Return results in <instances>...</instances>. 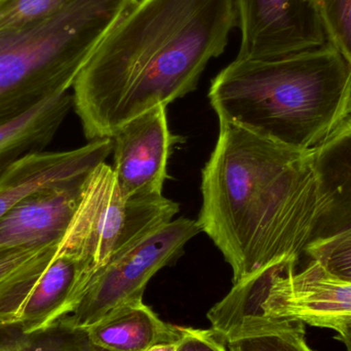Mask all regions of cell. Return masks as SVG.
I'll return each mask as SVG.
<instances>
[{
  "mask_svg": "<svg viewBox=\"0 0 351 351\" xmlns=\"http://www.w3.org/2000/svg\"><path fill=\"white\" fill-rule=\"evenodd\" d=\"M237 26L233 0H137L101 41L73 86L88 141L193 92Z\"/></svg>",
  "mask_w": 351,
  "mask_h": 351,
  "instance_id": "cell-1",
  "label": "cell"
},
{
  "mask_svg": "<svg viewBox=\"0 0 351 351\" xmlns=\"http://www.w3.org/2000/svg\"><path fill=\"white\" fill-rule=\"evenodd\" d=\"M202 175L197 222L232 268L233 284L296 268L319 217L315 152L220 125Z\"/></svg>",
  "mask_w": 351,
  "mask_h": 351,
  "instance_id": "cell-2",
  "label": "cell"
},
{
  "mask_svg": "<svg viewBox=\"0 0 351 351\" xmlns=\"http://www.w3.org/2000/svg\"><path fill=\"white\" fill-rule=\"evenodd\" d=\"M220 125L315 152L351 117V65L328 41L272 59H237L210 84Z\"/></svg>",
  "mask_w": 351,
  "mask_h": 351,
  "instance_id": "cell-3",
  "label": "cell"
},
{
  "mask_svg": "<svg viewBox=\"0 0 351 351\" xmlns=\"http://www.w3.org/2000/svg\"><path fill=\"white\" fill-rule=\"evenodd\" d=\"M137 0H70L24 30L0 33V125L68 93L101 41Z\"/></svg>",
  "mask_w": 351,
  "mask_h": 351,
  "instance_id": "cell-4",
  "label": "cell"
},
{
  "mask_svg": "<svg viewBox=\"0 0 351 351\" xmlns=\"http://www.w3.org/2000/svg\"><path fill=\"white\" fill-rule=\"evenodd\" d=\"M178 213L179 204L164 195L123 196L112 168L104 162L86 181L58 252L84 260L94 274L113 258L172 222Z\"/></svg>",
  "mask_w": 351,
  "mask_h": 351,
  "instance_id": "cell-5",
  "label": "cell"
},
{
  "mask_svg": "<svg viewBox=\"0 0 351 351\" xmlns=\"http://www.w3.org/2000/svg\"><path fill=\"white\" fill-rule=\"evenodd\" d=\"M249 315L339 332L351 326V280L313 260L299 272L294 267L271 268L233 284L208 319L213 323Z\"/></svg>",
  "mask_w": 351,
  "mask_h": 351,
  "instance_id": "cell-6",
  "label": "cell"
},
{
  "mask_svg": "<svg viewBox=\"0 0 351 351\" xmlns=\"http://www.w3.org/2000/svg\"><path fill=\"white\" fill-rule=\"evenodd\" d=\"M199 232L197 220L178 218L113 258L90 276L77 305L64 321L88 329L114 309L143 300L149 280L174 263Z\"/></svg>",
  "mask_w": 351,
  "mask_h": 351,
  "instance_id": "cell-7",
  "label": "cell"
},
{
  "mask_svg": "<svg viewBox=\"0 0 351 351\" xmlns=\"http://www.w3.org/2000/svg\"><path fill=\"white\" fill-rule=\"evenodd\" d=\"M59 245L43 247L0 282V326L45 331L72 313L92 276L90 266Z\"/></svg>",
  "mask_w": 351,
  "mask_h": 351,
  "instance_id": "cell-8",
  "label": "cell"
},
{
  "mask_svg": "<svg viewBox=\"0 0 351 351\" xmlns=\"http://www.w3.org/2000/svg\"><path fill=\"white\" fill-rule=\"evenodd\" d=\"M239 59H272L328 43L313 0H233Z\"/></svg>",
  "mask_w": 351,
  "mask_h": 351,
  "instance_id": "cell-9",
  "label": "cell"
},
{
  "mask_svg": "<svg viewBox=\"0 0 351 351\" xmlns=\"http://www.w3.org/2000/svg\"><path fill=\"white\" fill-rule=\"evenodd\" d=\"M113 174L125 197L162 195L175 144L167 106H156L130 121L112 137Z\"/></svg>",
  "mask_w": 351,
  "mask_h": 351,
  "instance_id": "cell-10",
  "label": "cell"
},
{
  "mask_svg": "<svg viewBox=\"0 0 351 351\" xmlns=\"http://www.w3.org/2000/svg\"><path fill=\"white\" fill-rule=\"evenodd\" d=\"M112 150V138H104L68 152H35L21 158L0 176V218L39 190L84 185Z\"/></svg>",
  "mask_w": 351,
  "mask_h": 351,
  "instance_id": "cell-11",
  "label": "cell"
},
{
  "mask_svg": "<svg viewBox=\"0 0 351 351\" xmlns=\"http://www.w3.org/2000/svg\"><path fill=\"white\" fill-rule=\"evenodd\" d=\"M86 183L45 188L16 204L0 218V250H37L59 245L75 214Z\"/></svg>",
  "mask_w": 351,
  "mask_h": 351,
  "instance_id": "cell-12",
  "label": "cell"
},
{
  "mask_svg": "<svg viewBox=\"0 0 351 351\" xmlns=\"http://www.w3.org/2000/svg\"><path fill=\"white\" fill-rule=\"evenodd\" d=\"M319 210L311 241L351 227V117L315 150Z\"/></svg>",
  "mask_w": 351,
  "mask_h": 351,
  "instance_id": "cell-13",
  "label": "cell"
},
{
  "mask_svg": "<svg viewBox=\"0 0 351 351\" xmlns=\"http://www.w3.org/2000/svg\"><path fill=\"white\" fill-rule=\"evenodd\" d=\"M86 330L95 343L110 351H148L182 337L179 326L162 321L143 300L114 309Z\"/></svg>",
  "mask_w": 351,
  "mask_h": 351,
  "instance_id": "cell-14",
  "label": "cell"
},
{
  "mask_svg": "<svg viewBox=\"0 0 351 351\" xmlns=\"http://www.w3.org/2000/svg\"><path fill=\"white\" fill-rule=\"evenodd\" d=\"M72 107L73 96L65 93L0 125V176L24 156L45 152Z\"/></svg>",
  "mask_w": 351,
  "mask_h": 351,
  "instance_id": "cell-15",
  "label": "cell"
},
{
  "mask_svg": "<svg viewBox=\"0 0 351 351\" xmlns=\"http://www.w3.org/2000/svg\"><path fill=\"white\" fill-rule=\"evenodd\" d=\"M210 325L228 351H315L307 343L301 322L249 315Z\"/></svg>",
  "mask_w": 351,
  "mask_h": 351,
  "instance_id": "cell-16",
  "label": "cell"
},
{
  "mask_svg": "<svg viewBox=\"0 0 351 351\" xmlns=\"http://www.w3.org/2000/svg\"><path fill=\"white\" fill-rule=\"evenodd\" d=\"M0 351H110L95 343L86 329L60 319L45 331L25 333L19 326H0Z\"/></svg>",
  "mask_w": 351,
  "mask_h": 351,
  "instance_id": "cell-17",
  "label": "cell"
},
{
  "mask_svg": "<svg viewBox=\"0 0 351 351\" xmlns=\"http://www.w3.org/2000/svg\"><path fill=\"white\" fill-rule=\"evenodd\" d=\"M70 0H0V33L35 26L53 16Z\"/></svg>",
  "mask_w": 351,
  "mask_h": 351,
  "instance_id": "cell-18",
  "label": "cell"
},
{
  "mask_svg": "<svg viewBox=\"0 0 351 351\" xmlns=\"http://www.w3.org/2000/svg\"><path fill=\"white\" fill-rule=\"evenodd\" d=\"M328 41L351 65V0H313Z\"/></svg>",
  "mask_w": 351,
  "mask_h": 351,
  "instance_id": "cell-19",
  "label": "cell"
},
{
  "mask_svg": "<svg viewBox=\"0 0 351 351\" xmlns=\"http://www.w3.org/2000/svg\"><path fill=\"white\" fill-rule=\"evenodd\" d=\"M305 254L331 274L351 280V227L332 237L311 241Z\"/></svg>",
  "mask_w": 351,
  "mask_h": 351,
  "instance_id": "cell-20",
  "label": "cell"
},
{
  "mask_svg": "<svg viewBox=\"0 0 351 351\" xmlns=\"http://www.w3.org/2000/svg\"><path fill=\"white\" fill-rule=\"evenodd\" d=\"M182 337L177 351H228L226 344L210 330L180 327Z\"/></svg>",
  "mask_w": 351,
  "mask_h": 351,
  "instance_id": "cell-21",
  "label": "cell"
},
{
  "mask_svg": "<svg viewBox=\"0 0 351 351\" xmlns=\"http://www.w3.org/2000/svg\"><path fill=\"white\" fill-rule=\"evenodd\" d=\"M43 249L0 250V282H3L16 270L20 269Z\"/></svg>",
  "mask_w": 351,
  "mask_h": 351,
  "instance_id": "cell-22",
  "label": "cell"
},
{
  "mask_svg": "<svg viewBox=\"0 0 351 351\" xmlns=\"http://www.w3.org/2000/svg\"><path fill=\"white\" fill-rule=\"evenodd\" d=\"M337 333V340L343 344L346 351H351V326L343 328Z\"/></svg>",
  "mask_w": 351,
  "mask_h": 351,
  "instance_id": "cell-23",
  "label": "cell"
},
{
  "mask_svg": "<svg viewBox=\"0 0 351 351\" xmlns=\"http://www.w3.org/2000/svg\"><path fill=\"white\" fill-rule=\"evenodd\" d=\"M177 343L160 344V346H154L148 351H177Z\"/></svg>",
  "mask_w": 351,
  "mask_h": 351,
  "instance_id": "cell-24",
  "label": "cell"
}]
</instances>
